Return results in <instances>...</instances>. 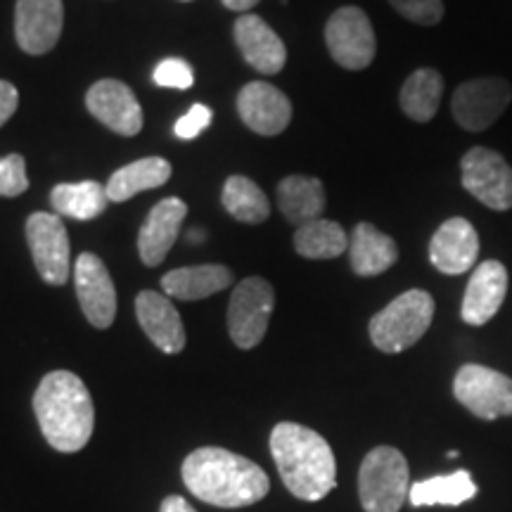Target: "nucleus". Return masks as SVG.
<instances>
[{
	"mask_svg": "<svg viewBox=\"0 0 512 512\" xmlns=\"http://www.w3.org/2000/svg\"><path fill=\"white\" fill-rule=\"evenodd\" d=\"M181 472L192 496L216 508H247L271 491V479L259 465L226 448H197L183 460Z\"/></svg>",
	"mask_w": 512,
	"mask_h": 512,
	"instance_id": "obj_1",
	"label": "nucleus"
},
{
	"mask_svg": "<svg viewBox=\"0 0 512 512\" xmlns=\"http://www.w3.org/2000/svg\"><path fill=\"white\" fill-rule=\"evenodd\" d=\"M34 413L43 437L55 451L76 453L88 444L95 427V408L88 387L69 370H53L34 394Z\"/></svg>",
	"mask_w": 512,
	"mask_h": 512,
	"instance_id": "obj_2",
	"label": "nucleus"
},
{
	"mask_svg": "<svg viewBox=\"0 0 512 512\" xmlns=\"http://www.w3.org/2000/svg\"><path fill=\"white\" fill-rule=\"evenodd\" d=\"M271 453L292 496L316 503L335 489V453L318 432L297 422H280L271 432Z\"/></svg>",
	"mask_w": 512,
	"mask_h": 512,
	"instance_id": "obj_3",
	"label": "nucleus"
},
{
	"mask_svg": "<svg viewBox=\"0 0 512 512\" xmlns=\"http://www.w3.org/2000/svg\"><path fill=\"white\" fill-rule=\"evenodd\" d=\"M434 320V299L425 290H408L370 320V339L384 354H401L418 344Z\"/></svg>",
	"mask_w": 512,
	"mask_h": 512,
	"instance_id": "obj_4",
	"label": "nucleus"
},
{
	"mask_svg": "<svg viewBox=\"0 0 512 512\" xmlns=\"http://www.w3.org/2000/svg\"><path fill=\"white\" fill-rule=\"evenodd\" d=\"M411 494L408 463L394 446H377L363 458L358 496L366 512H399Z\"/></svg>",
	"mask_w": 512,
	"mask_h": 512,
	"instance_id": "obj_5",
	"label": "nucleus"
},
{
	"mask_svg": "<svg viewBox=\"0 0 512 512\" xmlns=\"http://www.w3.org/2000/svg\"><path fill=\"white\" fill-rule=\"evenodd\" d=\"M325 43H328L332 60L349 72L368 69L377 53L373 24H370L366 12L356 5H347V8L332 12L328 24H325Z\"/></svg>",
	"mask_w": 512,
	"mask_h": 512,
	"instance_id": "obj_6",
	"label": "nucleus"
},
{
	"mask_svg": "<svg viewBox=\"0 0 512 512\" xmlns=\"http://www.w3.org/2000/svg\"><path fill=\"white\" fill-rule=\"evenodd\" d=\"M275 309V290L264 278H245L228 304L230 339L240 349H254L266 337Z\"/></svg>",
	"mask_w": 512,
	"mask_h": 512,
	"instance_id": "obj_7",
	"label": "nucleus"
},
{
	"mask_svg": "<svg viewBox=\"0 0 512 512\" xmlns=\"http://www.w3.org/2000/svg\"><path fill=\"white\" fill-rule=\"evenodd\" d=\"M512 102L510 81L501 76H479L460 83L453 93L451 114L460 128L470 133H482L494 126Z\"/></svg>",
	"mask_w": 512,
	"mask_h": 512,
	"instance_id": "obj_8",
	"label": "nucleus"
},
{
	"mask_svg": "<svg viewBox=\"0 0 512 512\" xmlns=\"http://www.w3.org/2000/svg\"><path fill=\"white\" fill-rule=\"evenodd\" d=\"M463 188L494 211L512 209V166L501 152L489 147H472L460 159Z\"/></svg>",
	"mask_w": 512,
	"mask_h": 512,
	"instance_id": "obj_9",
	"label": "nucleus"
},
{
	"mask_svg": "<svg viewBox=\"0 0 512 512\" xmlns=\"http://www.w3.org/2000/svg\"><path fill=\"white\" fill-rule=\"evenodd\" d=\"M453 396L482 420L512 415V380L479 363H467L458 370L453 380Z\"/></svg>",
	"mask_w": 512,
	"mask_h": 512,
	"instance_id": "obj_10",
	"label": "nucleus"
},
{
	"mask_svg": "<svg viewBox=\"0 0 512 512\" xmlns=\"http://www.w3.org/2000/svg\"><path fill=\"white\" fill-rule=\"evenodd\" d=\"M27 240L36 271L48 285H64L69 280V245L67 228L57 214L36 211L27 219Z\"/></svg>",
	"mask_w": 512,
	"mask_h": 512,
	"instance_id": "obj_11",
	"label": "nucleus"
},
{
	"mask_svg": "<svg viewBox=\"0 0 512 512\" xmlns=\"http://www.w3.org/2000/svg\"><path fill=\"white\" fill-rule=\"evenodd\" d=\"M74 283L76 297H79L81 311L88 323L100 330L110 328L117 316V290H114L112 275L100 256L86 252L76 259Z\"/></svg>",
	"mask_w": 512,
	"mask_h": 512,
	"instance_id": "obj_12",
	"label": "nucleus"
},
{
	"mask_svg": "<svg viewBox=\"0 0 512 512\" xmlns=\"http://www.w3.org/2000/svg\"><path fill=\"white\" fill-rule=\"evenodd\" d=\"M86 107L100 124L119 136H138L143 128V110L126 83L117 79H102L88 88Z\"/></svg>",
	"mask_w": 512,
	"mask_h": 512,
	"instance_id": "obj_13",
	"label": "nucleus"
},
{
	"mask_svg": "<svg viewBox=\"0 0 512 512\" xmlns=\"http://www.w3.org/2000/svg\"><path fill=\"white\" fill-rule=\"evenodd\" d=\"M64 27L62 0H17L15 36L29 55H46L57 46Z\"/></svg>",
	"mask_w": 512,
	"mask_h": 512,
	"instance_id": "obj_14",
	"label": "nucleus"
},
{
	"mask_svg": "<svg viewBox=\"0 0 512 512\" xmlns=\"http://www.w3.org/2000/svg\"><path fill=\"white\" fill-rule=\"evenodd\" d=\"M479 256V235L463 216L446 219L430 240V261L439 273L463 275L472 271Z\"/></svg>",
	"mask_w": 512,
	"mask_h": 512,
	"instance_id": "obj_15",
	"label": "nucleus"
},
{
	"mask_svg": "<svg viewBox=\"0 0 512 512\" xmlns=\"http://www.w3.org/2000/svg\"><path fill=\"white\" fill-rule=\"evenodd\" d=\"M238 112L259 136H280L292 121V102L271 83L252 81L238 95Z\"/></svg>",
	"mask_w": 512,
	"mask_h": 512,
	"instance_id": "obj_16",
	"label": "nucleus"
},
{
	"mask_svg": "<svg viewBox=\"0 0 512 512\" xmlns=\"http://www.w3.org/2000/svg\"><path fill=\"white\" fill-rule=\"evenodd\" d=\"M505 294H508V268L496 259L482 261L475 266L465 287L460 316L467 325H486L501 311Z\"/></svg>",
	"mask_w": 512,
	"mask_h": 512,
	"instance_id": "obj_17",
	"label": "nucleus"
},
{
	"mask_svg": "<svg viewBox=\"0 0 512 512\" xmlns=\"http://www.w3.org/2000/svg\"><path fill=\"white\" fill-rule=\"evenodd\" d=\"M185 214L188 204L178 197H166L152 207L138 233V252L145 266H159L166 259L181 233Z\"/></svg>",
	"mask_w": 512,
	"mask_h": 512,
	"instance_id": "obj_18",
	"label": "nucleus"
},
{
	"mask_svg": "<svg viewBox=\"0 0 512 512\" xmlns=\"http://www.w3.org/2000/svg\"><path fill=\"white\" fill-rule=\"evenodd\" d=\"M235 43H238L242 57L249 67L261 74L283 72L287 62V50L283 38L268 27L259 15H240L235 22Z\"/></svg>",
	"mask_w": 512,
	"mask_h": 512,
	"instance_id": "obj_19",
	"label": "nucleus"
},
{
	"mask_svg": "<svg viewBox=\"0 0 512 512\" xmlns=\"http://www.w3.org/2000/svg\"><path fill=\"white\" fill-rule=\"evenodd\" d=\"M136 316L140 328L164 354H181L185 349V328L176 306L166 294L145 290L136 297Z\"/></svg>",
	"mask_w": 512,
	"mask_h": 512,
	"instance_id": "obj_20",
	"label": "nucleus"
},
{
	"mask_svg": "<svg viewBox=\"0 0 512 512\" xmlns=\"http://www.w3.org/2000/svg\"><path fill=\"white\" fill-rule=\"evenodd\" d=\"M396 259H399V247L394 238H389L373 223H358L349 238V261L356 275L375 278V275L389 271Z\"/></svg>",
	"mask_w": 512,
	"mask_h": 512,
	"instance_id": "obj_21",
	"label": "nucleus"
},
{
	"mask_svg": "<svg viewBox=\"0 0 512 512\" xmlns=\"http://www.w3.org/2000/svg\"><path fill=\"white\" fill-rule=\"evenodd\" d=\"M230 283H233V273H230V268L219 264L176 268V271H169L162 278L166 297H176L181 302L207 299L211 294L226 290Z\"/></svg>",
	"mask_w": 512,
	"mask_h": 512,
	"instance_id": "obj_22",
	"label": "nucleus"
},
{
	"mask_svg": "<svg viewBox=\"0 0 512 512\" xmlns=\"http://www.w3.org/2000/svg\"><path fill=\"white\" fill-rule=\"evenodd\" d=\"M278 207L294 226L320 219L325 209V188L318 178L287 176L278 183Z\"/></svg>",
	"mask_w": 512,
	"mask_h": 512,
	"instance_id": "obj_23",
	"label": "nucleus"
},
{
	"mask_svg": "<svg viewBox=\"0 0 512 512\" xmlns=\"http://www.w3.org/2000/svg\"><path fill=\"white\" fill-rule=\"evenodd\" d=\"M441 98H444V76L437 69L425 67L415 69V72L403 81L401 86V110L408 119L427 124L437 117Z\"/></svg>",
	"mask_w": 512,
	"mask_h": 512,
	"instance_id": "obj_24",
	"label": "nucleus"
},
{
	"mask_svg": "<svg viewBox=\"0 0 512 512\" xmlns=\"http://www.w3.org/2000/svg\"><path fill=\"white\" fill-rule=\"evenodd\" d=\"M171 178V164L162 157H145L138 162L126 164L124 169L114 171L107 181V197L110 202H126L138 192L152 190L164 185Z\"/></svg>",
	"mask_w": 512,
	"mask_h": 512,
	"instance_id": "obj_25",
	"label": "nucleus"
},
{
	"mask_svg": "<svg viewBox=\"0 0 512 512\" xmlns=\"http://www.w3.org/2000/svg\"><path fill=\"white\" fill-rule=\"evenodd\" d=\"M50 202L57 211V216H67L74 221H91L98 219L107 209V188L98 181H81V183H60L50 192Z\"/></svg>",
	"mask_w": 512,
	"mask_h": 512,
	"instance_id": "obj_26",
	"label": "nucleus"
},
{
	"mask_svg": "<svg viewBox=\"0 0 512 512\" xmlns=\"http://www.w3.org/2000/svg\"><path fill=\"white\" fill-rule=\"evenodd\" d=\"M477 496V484L472 482L470 472L456 470L451 475H439L422 479L411 486V501L415 508H425V505H460L472 501Z\"/></svg>",
	"mask_w": 512,
	"mask_h": 512,
	"instance_id": "obj_27",
	"label": "nucleus"
},
{
	"mask_svg": "<svg viewBox=\"0 0 512 512\" xmlns=\"http://www.w3.org/2000/svg\"><path fill=\"white\" fill-rule=\"evenodd\" d=\"M294 249L299 256L313 261L337 259L349 249V235L337 221L316 219L304 223L294 233Z\"/></svg>",
	"mask_w": 512,
	"mask_h": 512,
	"instance_id": "obj_28",
	"label": "nucleus"
},
{
	"mask_svg": "<svg viewBox=\"0 0 512 512\" xmlns=\"http://www.w3.org/2000/svg\"><path fill=\"white\" fill-rule=\"evenodd\" d=\"M223 207L242 223H264L271 216V202L266 192L247 176H230L223 185Z\"/></svg>",
	"mask_w": 512,
	"mask_h": 512,
	"instance_id": "obj_29",
	"label": "nucleus"
},
{
	"mask_svg": "<svg viewBox=\"0 0 512 512\" xmlns=\"http://www.w3.org/2000/svg\"><path fill=\"white\" fill-rule=\"evenodd\" d=\"M392 8L406 17L408 22L420 27H434L444 19V3L441 0H389Z\"/></svg>",
	"mask_w": 512,
	"mask_h": 512,
	"instance_id": "obj_30",
	"label": "nucleus"
},
{
	"mask_svg": "<svg viewBox=\"0 0 512 512\" xmlns=\"http://www.w3.org/2000/svg\"><path fill=\"white\" fill-rule=\"evenodd\" d=\"M0 188L3 197H19L29 188L27 162L22 155H8L0 159Z\"/></svg>",
	"mask_w": 512,
	"mask_h": 512,
	"instance_id": "obj_31",
	"label": "nucleus"
},
{
	"mask_svg": "<svg viewBox=\"0 0 512 512\" xmlns=\"http://www.w3.org/2000/svg\"><path fill=\"white\" fill-rule=\"evenodd\" d=\"M152 81L162 88H181V91H185L195 83V74H192L190 64L181 57H169V60L157 64Z\"/></svg>",
	"mask_w": 512,
	"mask_h": 512,
	"instance_id": "obj_32",
	"label": "nucleus"
},
{
	"mask_svg": "<svg viewBox=\"0 0 512 512\" xmlns=\"http://www.w3.org/2000/svg\"><path fill=\"white\" fill-rule=\"evenodd\" d=\"M211 119H214V112H211L207 105H192L190 112L185 114V117L178 119L176 136L181 140L197 138L202 131H207Z\"/></svg>",
	"mask_w": 512,
	"mask_h": 512,
	"instance_id": "obj_33",
	"label": "nucleus"
},
{
	"mask_svg": "<svg viewBox=\"0 0 512 512\" xmlns=\"http://www.w3.org/2000/svg\"><path fill=\"white\" fill-rule=\"evenodd\" d=\"M19 93L10 81H0V126H5L17 112Z\"/></svg>",
	"mask_w": 512,
	"mask_h": 512,
	"instance_id": "obj_34",
	"label": "nucleus"
},
{
	"mask_svg": "<svg viewBox=\"0 0 512 512\" xmlns=\"http://www.w3.org/2000/svg\"><path fill=\"white\" fill-rule=\"evenodd\" d=\"M159 512H197L192 505L185 501L183 496H169L166 501L162 503V510Z\"/></svg>",
	"mask_w": 512,
	"mask_h": 512,
	"instance_id": "obj_35",
	"label": "nucleus"
},
{
	"mask_svg": "<svg viewBox=\"0 0 512 512\" xmlns=\"http://www.w3.org/2000/svg\"><path fill=\"white\" fill-rule=\"evenodd\" d=\"M223 5H226L228 10H233V12H247L252 10V8H256V5L261 3V0H221Z\"/></svg>",
	"mask_w": 512,
	"mask_h": 512,
	"instance_id": "obj_36",
	"label": "nucleus"
},
{
	"mask_svg": "<svg viewBox=\"0 0 512 512\" xmlns=\"http://www.w3.org/2000/svg\"><path fill=\"white\" fill-rule=\"evenodd\" d=\"M190 238H192V242H200V238H204V233H200V230H192Z\"/></svg>",
	"mask_w": 512,
	"mask_h": 512,
	"instance_id": "obj_37",
	"label": "nucleus"
},
{
	"mask_svg": "<svg viewBox=\"0 0 512 512\" xmlns=\"http://www.w3.org/2000/svg\"><path fill=\"white\" fill-rule=\"evenodd\" d=\"M0 159H3V157H0ZM0 197H3V188H0Z\"/></svg>",
	"mask_w": 512,
	"mask_h": 512,
	"instance_id": "obj_38",
	"label": "nucleus"
},
{
	"mask_svg": "<svg viewBox=\"0 0 512 512\" xmlns=\"http://www.w3.org/2000/svg\"><path fill=\"white\" fill-rule=\"evenodd\" d=\"M183 3H190V0H183Z\"/></svg>",
	"mask_w": 512,
	"mask_h": 512,
	"instance_id": "obj_39",
	"label": "nucleus"
}]
</instances>
